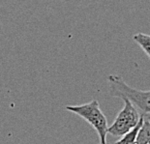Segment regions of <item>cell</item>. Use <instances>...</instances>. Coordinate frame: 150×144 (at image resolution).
Wrapping results in <instances>:
<instances>
[{
    "label": "cell",
    "mask_w": 150,
    "mask_h": 144,
    "mask_svg": "<svg viewBox=\"0 0 150 144\" xmlns=\"http://www.w3.org/2000/svg\"><path fill=\"white\" fill-rule=\"evenodd\" d=\"M108 80L112 97L128 100L143 119L150 121V90L142 91L131 87L119 76L110 75L108 76Z\"/></svg>",
    "instance_id": "cell-1"
},
{
    "label": "cell",
    "mask_w": 150,
    "mask_h": 144,
    "mask_svg": "<svg viewBox=\"0 0 150 144\" xmlns=\"http://www.w3.org/2000/svg\"><path fill=\"white\" fill-rule=\"evenodd\" d=\"M65 109L83 118L97 132L100 138V144H107L108 121L105 114L102 112L97 100L81 105H66Z\"/></svg>",
    "instance_id": "cell-2"
},
{
    "label": "cell",
    "mask_w": 150,
    "mask_h": 144,
    "mask_svg": "<svg viewBox=\"0 0 150 144\" xmlns=\"http://www.w3.org/2000/svg\"><path fill=\"white\" fill-rule=\"evenodd\" d=\"M123 100L125 103L124 107L117 114L111 126L108 128V133H110L113 136L122 137L126 133H130L137 127L142 117L137 108L128 100Z\"/></svg>",
    "instance_id": "cell-3"
},
{
    "label": "cell",
    "mask_w": 150,
    "mask_h": 144,
    "mask_svg": "<svg viewBox=\"0 0 150 144\" xmlns=\"http://www.w3.org/2000/svg\"><path fill=\"white\" fill-rule=\"evenodd\" d=\"M150 141V121L143 119L137 134V144H148Z\"/></svg>",
    "instance_id": "cell-4"
},
{
    "label": "cell",
    "mask_w": 150,
    "mask_h": 144,
    "mask_svg": "<svg viewBox=\"0 0 150 144\" xmlns=\"http://www.w3.org/2000/svg\"><path fill=\"white\" fill-rule=\"evenodd\" d=\"M143 123V118L140 117V120L139 124L137 125L135 129H133L130 133H126L125 136H123L120 139H118L114 144H137V134L139 130L140 126Z\"/></svg>",
    "instance_id": "cell-5"
},
{
    "label": "cell",
    "mask_w": 150,
    "mask_h": 144,
    "mask_svg": "<svg viewBox=\"0 0 150 144\" xmlns=\"http://www.w3.org/2000/svg\"><path fill=\"white\" fill-rule=\"evenodd\" d=\"M134 41L143 49L150 59V35L139 33L134 36Z\"/></svg>",
    "instance_id": "cell-6"
},
{
    "label": "cell",
    "mask_w": 150,
    "mask_h": 144,
    "mask_svg": "<svg viewBox=\"0 0 150 144\" xmlns=\"http://www.w3.org/2000/svg\"><path fill=\"white\" fill-rule=\"evenodd\" d=\"M148 144H150V141H149V143H148Z\"/></svg>",
    "instance_id": "cell-7"
}]
</instances>
